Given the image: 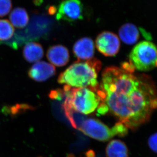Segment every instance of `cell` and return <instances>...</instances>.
Returning a JSON list of instances; mask_svg holds the SVG:
<instances>
[{"label": "cell", "instance_id": "6da1fadb", "mask_svg": "<svg viewBox=\"0 0 157 157\" xmlns=\"http://www.w3.org/2000/svg\"><path fill=\"white\" fill-rule=\"evenodd\" d=\"M134 70L128 62L120 68L107 67L98 90L101 99L98 113H110L132 130L148 122L157 109L154 82L148 76L135 75Z\"/></svg>", "mask_w": 157, "mask_h": 157}, {"label": "cell", "instance_id": "7a4b0ae2", "mask_svg": "<svg viewBox=\"0 0 157 157\" xmlns=\"http://www.w3.org/2000/svg\"><path fill=\"white\" fill-rule=\"evenodd\" d=\"M101 68V62L96 59L77 62L59 74L58 82L71 87H87L97 92L100 89L97 78Z\"/></svg>", "mask_w": 157, "mask_h": 157}, {"label": "cell", "instance_id": "3957f363", "mask_svg": "<svg viewBox=\"0 0 157 157\" xmlns=\"http://www.w3.org/2000/svg\"><path fill=\"white\" fill-rule=\"evenodd\" d=\"M65 100L63 108L65 114L70 113L86 114L94 113L101 102L98 91L87 87L74 88L64 86Z\"/></svg>", "mask_w": 157, "mask_h": 157}, {"label": "cell", "instance_id": "277c9868", "mask_svg": "<svg viewBox=\"0 0 157 157\" xmlns=\"http://www.w3.org/2000/svg\"><path fill=\"white\" fill-rule=\"evenodd\" d=\"M78 129L85 135L100 141H107L115 136H124L128 132V128L121 122H117L110 128L98 119L91 118L83 121Z\"/></svg>", "mask_w": 157, "mask_h": 157}, {"label": "cell", "instance_id": "5b68a950", "mask_svg": "<svg viewBox=\"0 0 157 157\" xmlns=\"http://www.w3.org/2000/svg\"><path fill=\"white\" fill-rule=\"evenodd\" d=\"M129 63L134 69L148 71L157 67V47L151 42H140L129 55Z\"/></svg>", "mask_w": 157, "mask_h": 157}, {"label": "cell", "instance_id": "8992f818", "mask_svg": "<svg viewBox=\"0 0 157 157\" xmlns=\"http://www.w3.org/2000/svg\"><path fill=\"white\" fill-rule=\"evenodd\" d=\"M83 5L80 0H64L58 8V21L73 22L83 19Z\"/></svg>", "mask_w": 157, "mask_h": 157}, {"label": "cell", "instance_id": "52a82bcc", "mask_svg": "<svg viewBox=\"0 0 157 157\" xmlns=\"http://www.w3.org/2000/svg\"><path fill=\"white\" fill-rule=\"evenodd\" d=\"M98 51L106 56H116L120 48V41L117 35L110 32H103L96 38Z\"/></svg>", "mask_w": 157, "mask_h": 157}, {"label": "cell", "instance_id": "ba28073f", "mask_svg": "<svg viewBox=\"0 0 157 157\" xmlns=\"http://www.w3.org/2000/svg\"><path fill=\"white\" fill-rule=\"evenodd\" d=\"M56 72V68L52 65L44 61H40L31 67L28 71V76L36 82H42L55 75Z\"/></svg>", "mask_w": 157, "mask_h": 157}, {"label": "cell", "instance_id": "9c48e42d", "mask_svg": "<svg viewBox=\"0 0 157 157\" xmlns=\"http://www.w3.org/2000/svg\"><path fill=\"white\" fill-rule=\"evenodd\" d=\"M73 52L77 58V62L92 59L95 52L93 41L88 37L80 39L74 44Z\"/></svg>", "mask_w": 157, "mask_h": 157}, {"label": "cell", "instance_id": "30bf717a", "mask_svg": "<svg viewBox=\"0 0 157 157\" xmlns=\"http://www.w3.org/2000/svg\"><path fill=\"white\" fill-rule=\"evenodd\" d=\"M46 56L48 61L58 67L65 66L69 61V52L67 48L62 45L51 46L48 49Z\"/></svg>", "mask_w": 157, "mask_h": 157}, {"label": "cell", "instance_id": "8fae6325", "mask_svg": "<svg viewBox=\"0 0 157 157\" xmlns=\"http://www.w3.org/2000/svg\"><path fill=\"white\" fill-rule=\"evenodd\" d=\"M119 36L123 42L132 45L136 43L140 37V31L134 24L127 23L121 27L119 31Z\"/></svg>", "mask_w": 157, "mask_h": 157}, {"label": "cell", "instance_id": "7c38bea8", "mask_svg": "<svg viewBox=\"0 0 157 157\" xmlns=\"http://www.w3.org/2000/svg\"><path fill=\"white\" fill-rule=\"evenodd\" d=\"M44 51L41 45L36 42H29L24 46L23 56L29 63L38 61L43 58Z\"/></svg>", "mask_w": 157, "mask_h": 157}, {"label": "cell", "instance_id": "4fadbf2b", "mask_svg": "<svg viewBox=\"0 0 157 157\" xmlns=\"http://www.w3.org/2000/svg\"><path fill=\"white\" fill-rule=\"evenodd\" d=\"M107 157H129L127 147L124 142L119 140L110 141L106 147Z\"/></svg>", "mask_w": 157, "mask_h": 157}, {"label": "cell", "instance_id": "5bb4252c", "mask_svg": "<svg viewBox=\"0 0 157 157\" xmlns=\"http://www.w3.org/2000/svg\"><path fill=\"white\" fill-rule=\"evenodd\" d=\"M11 24L17 28H24L27 26L29 21L28 14L25 8H15L9 15Z\"/></svg>", "mask_w": 157, "mask_h": 157}, {"label": "cell", "instance_id": "9a60e30c", "mask_svg": "<svg viewBox=\"0 0 157 157\" xmlns=\"http://www.w3.org/2000/svg\"><path fill=\"white\" fill-rule=\"evenodd\" d=\"M14 29L12 24L6 19H0V43L10 40L14 34Z\"/></svg>", "mask_w": 157, "mask_h": 157}, {"label": "cell", "instance_id": "2e32d148", "mask_svg": "<svg viewBox=\"0 0 157 157\" xmlns=\"http://www.w3.org/2000/svg\"><path fill=\"white\" fill-rule=\"evenodd\" d=\"M12 7L11 0H0V17L7 15Z\"/></svg>", "mask_w": 157, "mask_h": 157}, {"label": "cell", "instance_id": "e0dca14e", "mask_svg": "<svg viewBox=\"0 0 157 157\" xmlns=\"http://www.w3.org/2000/svg\"><path fill=\"white\" fill-rule=\"evenodd\" d=\"M148 145L151 151L157 153V132L150 136L148 140Z\"/></svg>", "mask_w": 157, "mask_h": 157}, {"label": "cell", "instance_id": "ac0fdd59", "mask_svg": "<svg viewBox=\"0 0 157 157\" xmlns=\"http://www.w3.org/2000/svg\"><path fill=\"white\" fill-rule=\"evenodd\" d=\"M56 7H53V6H51V7L49 8V13L51 15H53L56 12Z\"/></svg>", "mask_w": 157, "mask_h": 157}, {"label": "cell", "instance_id": "d6986e66", "mask_svg": "<svg viewBox=\"0 0 157 157\" xmlns=\"http://www.w3.org/2000/svg\"><path fill=\"white\" fill-rule=\"evenodd\" d=\"M34 1L35 4L37 5H39L43 2V0H34Z\"/></svg>", "mask_w": 157, "mask_h": 157}]
</instances>
